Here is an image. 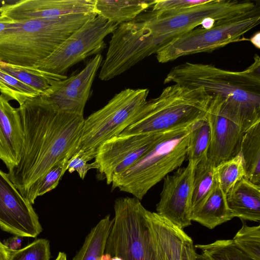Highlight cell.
<instances>
[{"label": "cell", "instance_id": "obj_16", "mask_svg": "<svg viewBox=\"0 0 260 260\" xmlns=\"http://www.w3.org/2000/svg\"><path fill=\"white\" fill-rule=\"evenodd\" d=\"M210 128L207 157L216 167L239 152L243 132L234 122L222 115L212 101L206 116Z\"/></svg>", "mask_w": 260, "mask_h": 260}, {"label": "cell", "instance_id": "obj_15", "mask_svg": "<svg viewBox=\"0 0 260 260\" xmlns=\"http://www.w3.org/2000/svg\"><path fill=\"white\" fill-rule=\"evenodd\" d=\"M96 0H20L0 7V15L14 21L96 13Z\"/></svg>", "mask_w": 260, "mask_h": 260}, {"label": "cell", "instance_id": "obj_26", "mask_svg": "<svg viewBox=\"0 0 260 260\" xmlns=\"http://www.w3.org/2000/svg\"><path fill=\"white\" fill-rule=\"evenodd\" d=\"M210 142V128L206 117L197 122L189 136L186 158L188 164L196 167L207 157Z\"/></svg>", "mask_w": 260, "mask_h": 260}, {"label": "cell", "instance_id": "obj_18", "mask_svg": "<svg viewBox=\"0 0 260 260\" xmlns=\"http://www.w3.org/2000/svg\"><path fill=\"white\" fill-rule=\"evenodd\" d=\"M9 101L6 95L0 94V159L9 171L18 164L23 143L19 111Z\"/></svg>", "mask_w": 260, "mask_h": 260}, {"label": "cell", "instance_id": "obj_9", "mask_svg": "<svg viewBox=\"0 0 260 260\" xmlns=\"http://www.w3.org/2000/svg\"><path fill=\"white\" fill-rule=\"evenodd\" d=\"M259 22L258 4L243 14L216 22L209 29L194 28L179 36L157 52V60L166 63L182 56L210 52L230 43L249 40L243 36Z\"/></svg>", "mask_w": 260, "mask_h": 260}, {"label": "cell", "instance_id": "obj_14", "mask_svg": "<svg viewBox=\"0 0 260 260\" xmlns=\"http://www.w3.org/2000/svg\"><path fill=\"white\" fill-rule=\"evenodd\" d=\"M101 54L90 59L78 73L60 80L41 96L58 110L83 116L96 74L103 62Z\"/></svg>", "mask_w": 260, "mask_h": 260}, {"label": "cell", "instance_id": "obj_2", "mask_svg": "<svg viewBox=\"0 0 260 260\" xmlns=\"http://www.w3.org/2000/svg\"><path fill=\"white\" fill-rule=\"evenodd\" d=\"M202 87L219 112L244 133L260 122V58L242 71H231L208 64L185 62L173 68L164 84Z\"/></svg>", "mask_w": 260, "mask_h": 260}, {"label": "cell", "instance_id": "obj_11", "mask_svg": "<svg viewBox=\"0 0 260 260\" xmlns=\"http://www.w3.org/2000/svg\"><path fill=\"white\" fill-rule=\"evenodd\" d=\"M165 132L120 134L102 143L96 151L95 161L107 184H111L113 176L124 172L142 157Z\"/></svg>", "mask_w": 260, "mask_h": 260}, {"label": "cell", "instance_id": "obj_4", "mask_svg": "<svg viewBox=\"0 0 260 260\" xmlns=\"http://www.w3.org/2000/svg\"><path fill=\"white\" fill-rule=\"evenodd\" d=\"M196 122L166 132L142 157L113 177L112 190L117 188L141 200L153 186L179 168L186 159L189 136Z\"/></svg>", "mask_w": 260, "mask_h": 260}, {"label": "cell", "instance_id": "obj_19", "mask_svg": "<svg viewBox=\"0 0 260 260\" xmlns=\"http://www.w3.org/2000/svg\"><path fill=\"white\" fill-rule=\"evenodd\" d=\"M226 198L234 217L259 222L260 185L244 177L228 192Z\"/></svg>", "mask_w": 260, "mask_h": 260}, {"label": "cell", "instance_id": "obj_10", "mask_svg": "<svg viewBox=\"0 0 260 260\" xmlns=\"http://www.w3.org/2000/svg\"><path fill=\"white\" fill-rule=\"evenodd\" d=\"M118 25L97 15L73 33L49 56L32 68L65 75L75 64L91 55L100 54L106 47L104 39Z\"/></svg>", "mask_w": 260, "mask_h": 260}, {"label": "cell", "instance_id": "obj_29", "mask_svg": "<svg viewBox=\"0 0 260 260\" xmlns=\"http://www.w3.org/2000/svg\"><path fill=\"white\" fill-rule=\"evenodd\" d=\"M69 157H66L53 166L43 177L29 189L25 196L32 205L39 196L54 189L68 170Z\"/></svg>", "mask_w": 260, "mask_h": 260}, {"label": "cell", "instance_id": "obj_25", "mask_svg": "<svg viewBox=\"0 0 260 260\" xmlns=\"http://www.w3.org/2000/svg\"><path fill=\"white\" fill-rule=\"evenodd\" d=\"M217 183L216 166L207 157L195 167L191 198V213L205 201Z\"/></svg>", "mask_w": 260, "mask_h": 260}, {"label": "cell", "instance_id": "obj_6", "mask_svg": "<svg viewBox=\"0 0 260 260\" xmlns=\"http://www.w3.org/2000/svg\"><path fill=\"white\" fill-rule=\"evenodd\" d=\"M258 4L252 1L209 0L178 11L143 12L139 16L150 36L154 54L179 36L201 25L207 18L220 21L243 14Z\"/></svg>", "mask_w": 260, "mask_h": 260}, {"label": "cell", "instance_id": "obj_13", "mask_svg": "<svg viewBox=\"0 0 260 260\" xmlns=\"http://www.w3.org/2000/svg\"><path fill=\"white\" fill-rule=\"evenodd\" d=\"M195 167L189 164L164 178L156 213L181 229L191 224V198Z\"/></svg>", "mask_w": 260, "mask_h": 260}, {"label": "cell", "instance_id": "obj_17", "mask_svg": "<svg viewBox=\"0 0 260 260\" xmlns=\"http://www.w3.org/2000/svg\"><path fill=\"white\" fill-rule=\"evenodd\" d=\"M145 217L157 260H182L184 246L191 238L156 212L146 209Z\"/></svg>", "mask_w": 260, "mask_h": 260}, {"label": "cell", "instance_id": "obj_30", "mask_svg": "<svg viewBox=\"0 0 260 260\" xmlns=\"http://www.w3.org/2000/svg\"><path fill=\"white\" fill-rule=\"evenodd\" d=\"M0 92L20 105L27 99L41 95L38 91L16 79L0 68Z\"/></svg>", "mask_w": 260, "mask_h": 260}, {"label": "cell", "instance_id": "obj_24", "mask_svg": "<svg viewBox=\"0 0 260 260\" xmlns=\"http://www.w3.org/2000/svg\"><path fill=\"white\" fill-rule=\"evenodd\" d=\"M113 223L110 215L100 220L90 231L72 260H101Z\"/></svg>", "mask_w": 260, "mask_h": 260}, {"label": "cell", "instance_id": "obj_12", "mask_svg": "<svg viewBox=\"0 0 260 260\" xmlns=\"http://www.w3.org/2000/svg\"><path fill=\"white\" fill-rule=\"evenodd\" d=\"M32 205L0 169V228L18 237H36L42 228Z\"/></svg>", "mask_w": 260, "mask_h": 260}, {"label": "cell", "instance_id": "obj_5", "mask_svg": "<svg viewBox=\"0 0 260 260\" xmlns=\"http://www.w3.org/2000/svg\"><path fill=\"white\" fill-rule=\"evenodd\" d=\"M211 100L202 87L172 84L148 101L142 116L120 134L158 133L196 122L206 117Z\"/></svg>", "mask_w": 260, "mask_h": 260}, {"label": "cell", "instance_id": "obj_22", "mask_svg": "<svg viewBox=\"0 0 260 260\" xmlns=\"http://www.w3.org/2000/svg\"><path fill=\"white\" fill-rule=\"evenodd\" d=\"M0 68L16 79L32 87L41 95L49 93L60 80L67 78L37 69L15 66L0 61Z\"/></svg>", "mask_w": 260, "mask_h": 260}, {"label": "cell", "instance_id": "obj_1", "mask_svg": "<svg viewBox=\"0 0 260 260\" xmlns=\"http://www.w3.org/2000/svg\"><path fill=\"white\" fill-rule=\"evenodd\" d=\"M18 108L23 143L18 164L8 174L25 198L53 166L76 152L85 119L58 110L41 95L27 99Z\"/></svg>", "mask_w": 260, "mask_h": 260}, {"label": "cell", "instance_id": "obj_37", "mask_svg": "<svg viewBox=\"0 0 260 260\" xmlns=\"http://www.w3.org/2000/svg\"><path fill=\"white\" fill-rule=\"evenodd\" d=\"M11 249L0 241V260H9Z\"/></svg>", "mask_w": 260, "mask_h": 260}, {"label": "cell", "instance_id": "obj_27", "mask_svg": "<svg viewBox=\"0 0 260 260\" xmlns=\"http://www.w3.org/2000/svg\"><path fill=\"white\" fill-rule=\"evenodd\" d=\"M201 250L200 260H254L242 251L233 239L218 240L208 244H197Z\"/></svg>", "mask_w": 260, "mask_h": 260}, {"label": "cell", "instance_id": "obj_33", "mask_svg": "<svg viewBox=\"0 0 260 260\" xmlns=\"http://www.w3.org/2000/svg\"><path fill=\"white\" fill-rule=\"evenodd\" d=\"M92 159L85 152L78 150L69 160L67 170L70 173L77 172L80 178L83 180L89 170L99 169V165L96 161L88 163Z\"/></svg>", "mask_w": 260, "mask_h": 260}, {"label": "cell", "instance_id": "obj_21", "mask_svg": "<svg viewBox=\"0 0 260 260\" xmlns=\"http://www.w3.org/2000/svg\"><path fill=\"white\" fill-rule=\"evenodd\" d=\"M154 0H96L97 15L119 25L134 19L154 4Z\"/></svg>", "mask_w": 260, "mask_h": 260}, {"label": "cell", "instance_id": "obj_28", "mask_svg": "<svg viewBox=\"0 0 260 260\" xmlns=\"http://www.w3.org/2000/svg\"><path fill=\"white\" fill-rule=\"evenodd\" d=\"M216 174L220 187L226 194L237 182L246 177L245 164L241 153L239 152L217 165Z\"/></svg>", "mask_w": 260, "mask_h": 260}, {"label": "cell", "instance_id": "obj_35", "mask_svg": "<svg viewBox=\"0 0 260 260\" xmlns=\"http://www.w3.org/2000/svg\"><path fill=\"white\" fill-rule=\"evenodd\" d=\"M182 260H200L199 255L196 252L192 239L188 241L184 246Z\"/></svg>", "mask_w": 260, "mask_h": 260}, {"label": "cell", "instance_id": "obj_38", "mask_svg": "<svg viewBox=\"0 0 260 260\" xmlns=\"http://www.w3.org/2000/svg\"><path fill=\"white\" fill-rule=\"evenodd\" d=\"M21 240L18 237H14L9 241L8 245H6L11 250H16L15 248L20 245Z\"/></svg>", "mask_w": 260, "mask_h": 260}, {"label": "cell", "instance_id": "obj_39", "mask_svg": "<svg viewBox=\"0 0 260 260\" xmlns=\"http://www.w3.org/2000/svg\"><path fill=\"white\" fill-rule=\"evenodd\" d=\"M249 41L258 49L259 48V32L255 34Z\"/></svg>", "mask_w": 260, "mask_h": 260}, {"label": "cell", "instance_id": "obj_8", "mask_svg": "<svg viewBox=\"0 0 260 260\" xmlns=\"http://www.w3.org/2000/svg\"><path fill=\"white\" fill-rule=\"evenodd\" d=\"M114 210L104 254L109 260H157L140 200L118 198Z\"/></svg>", "mask_w": 260, "mask_h": 260}, {"label": "cell", "instance_id": "obj_7", "mask_svg": "<svg viewBox=\"0 0 260 260\" xmlns=\"http://www.w3.org/2000/svg\"><path fill=\"white\" fill-rule=\"evenodd\" d=\"M148 94L147 88H126L90 114L84 119L77 151L81 150L95 158L102 143L120 135L142 116Z\"/></svg>", "mask_w": 260, "mask_h": 260}, {"label": "cell", "instance_id": "obj_31", "mask_svg": "<svg viewBox=\"0 0 260 260\" xmlns=\"http://www.w3.org/2000/svg\"><path fill=\"white\" fill-rule=\"evenodd\" d=\"M242 226L233 240L235 244L254 260H260V225L248 226L241 220Z\"/></svg>", "mask_w": 260, "mask_h": 260}, {"label": "cell", "instance_id": "obj_36", "mask_svg": "<svg viewBox=\"0 0 260 260\" xmlns=\"http://www.w3.org/2000/svg\"><path fill=\"white\" fill-rule=\"evenodd\" d=\"M14 22L9 18L0 15V34L10 27Z\"/></svg>", "mask_w": 260, "mask_h": 260}, {"label": "cell", "instance_id": "obj_20", "mask_svg": "<svg viewBox=\"0 0 260 260\" xmlns=\"http://www.w3.org/2000/svg\"><path fill=\"white\" fill-rule=\"evenodd\" d=\"M234 217L226 201V194L217 184L205 201L191 213V221L213 229Z\"/></svg>", "mask_w": 260, "mask_h": 260}, {"label": "cell", "instance_id": "obj_23", "mask_svg": "<svg viewBox=\"0 0 260 260\" xmlns=\"http://www.w3.org/2000/svg\"><path fill=\"white\" fill-rule=\"evenodd\" d=\"M239 152L244 161L246 177L252 183L260 185V122L243 133Z\"/></svg>", "mask_w": 260, "mask_h": 260}, {"label": "cell", "instance_id": "obj_34", "mask_svg": "<svg viewBox=\"0 0 260 260\" xmlns=\"http://www.w3.org/2000/svg\"><path fill=\"white\" fill-rule=\"evenodd\" d=\"M209 0H154L152 11H178L207 2Z\"/></svg>", "mask_w": 260, "mask_h": 260}, {"label": "cell", "instance_id": "obj_3", "mask_svg": "<svg viewBox=\"0 0 260 260\" xmlns=\"http://www.w3.org/2000/svg\"><path fill=\"white\" fill-rule=\"evenodd\" d=\"M96 13L14 21L0 34V61L32 68L49 56Z\"/></svg>", "mask_w": 260, "mask_h": 260}, {"label": "cell", "instance_id": "obj_32", "mask_svg": "<svg viewBox=\"0 0 260 260\" xmlns=\"http://www.w3.org/2000/svg\"><path fill=\"white\" fill-rule=\"evenodd\" d=\"M49 241L37 239L19 249L11 250L9 260H50Z\"/></svg>", "mask_w": 260, "mask_h": 260}, {"label": "cell", "instance_id": "obj_40", "mask_svg": "<svg viewBox=\"0 0 260 260\" xmlns=\"http://www.w3.org/2000/svg\"><path fill=\"white\" fill-rule=\"evenodd\" d=\"M55 260H67L66 254L63 252H59Z\"/></svg>", "mask_w": 260, "mask_h": 260}]
</instances>
